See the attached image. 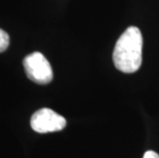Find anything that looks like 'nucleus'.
<instances>
[{"label":"nucleus","mask_w":159,"mask_h":158,"mask_svg":"<svg viewBox=\"0 0 159 158\" xmlns=\"http://www.w3.org/2000/svg\"><path fill=\"white\" fill-rule=\"evenodd\" d=\"M9 45V36L4 30L0 29V52H4Z\"/></svg>","instance_id":"4"},{"label":"nucleus","mask_w":159,"mask_h":158,"mask_svg":"<svg viewBox=\"0 0 159 158\" xmlns=\"http://www.w3.org/2000/svg\"><path fill=\"white\" fill-rule=\"evenodd\" d=\"M143 158H159V155L156 152H153V151H148V152L145 153Z\"/></svg>","instance_id":"5"},{"label":"nucleus","mask_w":159,"mask_h":158,"mask_svg":"<svg viewBox=\"0 0 159 158\" xmlns=\"http://www.w3.org/2000/svg\"><path fill=\"white\" fill-rule=\"evenodd\" d=\"M30 124L36 133H53L62 130L66 126V119L52 109L42 108L33 114Z\"/></svg>","instance_id":"3"},{"label":"nucleus","mask_w":159,"mask_h":158,"mask_svg":"<svg viewBox=\"0 0 159 158\" xmlns=\"http://www.w3.org/2000/svg\"><path fill=\"white\" fill-rule=\"evenodd\" d=\"M143 36L138 27L127 28L119 37L113 52V63L123 73L137 72L142 65Z\"/></svg>","instance_id":"1"},{"label":"nucleus","mask_w":159,"mask_h":158,"mask_svg":"<svg viewBox=\"0 0 159 158\" xmlns=\"http://www.w3.org/2000/svg\"><path fill=\"white\" fill-rule=\"evenodd\" d=\"M24 68L30 80L38 84H47L52 80V66L41 52H35L24 59Z\"/></svg>","instance_id":"2"}]
</instances>
